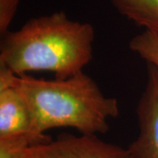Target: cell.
Segmentation results:
<instances>
[{
    "label": "cell",
    "instance_id": "cell-2",
    "mask_svg": "<svg viewBox=\"0 0 158 158\" xmlns=\"http://www.w3.org/2000/svg\"><path fill=\"white\" fill-rule=\"evenodd\" d=\"M14 85L28 105L39 135L62 127L76 128L83 135L105 134L109 130L108 119L119 113L117 99L105 96L83 71L55 80L16 75Z\"/></svg>",
    "mask_w": 158,
    "mask_h": 158
},
{
    "label": "cell",
    "instance_id": "cell-4",
    "mask_svg": "<svg viewBox=\"0 0 158 158\" xmlns=\"http://www.w3.org/2000/svg\"><path fill=\"white\" fill-rule=\"evenodd\" d=\"M27 158H129L125 149L101 141L96 135H62L29 148Z\"/></svg>",
    "mask_w": 158,
    "mask_h": 158
},
{
    "label": "cell",
    "instance_id": "cell-9",
    "mask_svg": "<svg viewBox=\"0 0 158 158\" xmlns=\"http://www.w3.org/2000/svg\"><path fill=\"white\" fill-rule=\"evenodd\" d=\"M19 0H0V34L1 37L9 32L15 13L18 10Z\"/></svg>",
    "mask_w": 158,
    "mask_h": 158
},
{
    "label": "cell",
    "instance_id": "cell-3",
    "mask_svg": "<svg viewBox=\"0 0 158 158\" xmlns=\"http://www.w3.org/2000/svg\"><path fill=\"white\" fill-rule=\"evenodd\" d=\"M15 74L0 66V139L26 138L34 145L50 141L34 129L28 105L14 85Z\"/></svg>",
    "mask_w": 158,
    "mask_h": 158
},
{
    "label": "cell",
    "instance_id": "cell-7",
    "mask_svg": "<svg viewBox=\"0 0 158 158\" xmlns=\"http://www.w3.org/2000/svg\"><path fill=\"white\" fill-rule=\"evenodd\" d=\"M129 48L158 71V35L145 31L130 40Z\"/></svg>",
    "mask_w": 158,
    "mask_h": 158
},
{
    "label": "cell",
    "instance_id": "cell-8",
    "mask_svg": "<svg viewBox=\"0 0 158 158\" xmlns=\"http://www.w3.org/2000/svg\"><path fill=\"white\" fill-rule=\"evenodd\" d=\"M33 146L35 145L26 138L0 139V158H27Z\"/></svg>",
    "mask_w": 158,
    "mask_h": 158
},
{
    "label": "cell",
    "instance_id": "cell-6",
    "mask_svg": "<svg viewBox=\"0 0 158 158\" xmlns=\"http://www.w3.org/2000/svg\"><path fill=\"white\" fill-rule=\"evenodd\" d=\"M113 6L136 26L158 35V0H111Z\"/></svg>",
    "mask_w": 158,
    "mask_h": 158
},
{
    "label": "cell",
    "instance_id": "cell-1",
    "mask_svg": "<svg viewBox=\"0 0 158 158\" xmlns=\"http://www.w3.org/2000/svg\"><path fill=\"white\" fill-rule=\"evenodd\" d=\"M94 39L90 24L71 20L63 11L34 18L2 36L0 66L17 76L47 70L68 78L90 62Z\"/></svg>",
    "mask_w": 158,
    "mask_h": 158
},
{
    "label": "cell",
    "instance_id": "cell-5",
    "mask_svg": "<svg viewBox=\"0 0 158 158\" xmlns=\"http://www.w3.org/2000/svg\"><path fill=\"white\" fill-rule=\"evenodd\" d=\"M136 113L139 135L127 148L129 158H158V71L150 64Z\"/></svg>",
    "mask_w": 158,
    "mask_h": 158
}]
</instances>
